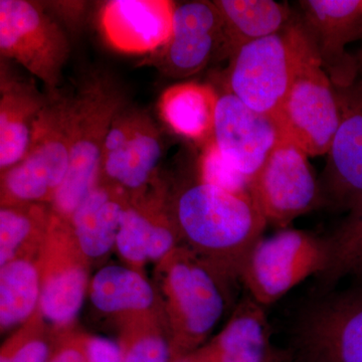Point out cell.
Instances as JSON below:
<instances>
[{"mask_svg":"<svg viewBox=\"0 0 362 362\" xmlns=\"http://www.w3.org/2000/svg\"><path fill=\"white\" fill-rule=\"evenodd\" d=\"M0 52L39 78L49 97L58 95L70 44L63 28L40 4L0 1Z\"/></svg>","mask_w":362,"mask_h":362,"instance_id":"cell-8","label":"cell"},{"mask_svg":"<svg viewBox=\"0 0 362 362\" xmlns=\"http://www.w3.org/2000/svg\"><path fill=\"white\" fill-rule=\"evenodd\" d=\"M162 150L160 134L151 117L139 109L123 107L105 141L100 180L126 192H140L156 173Z\"/></svg>","mask_w":362,"mask_h":362,"instance_id":"cell-12","label":"cell"},{"mask_svg":"<svg viewBox=\"0 0 362 362\" xmlns=\"http://www.w3.org/2000/svg\"><path fill=\"white\" fill-rule=\"evenodd\" d=\"M90 302L102 313H143L156 303V292L133 269L108 265L100 269L89 285Z\"/></svg>","mask_w":362,"mask_h":362,"instance_id":"cell-24","label":"cell"},{"mask_svg":"<svg viewBox=\"0 0 362 362\" xmlns=\"http://www.w3.org/2000/svg\"><path fill=\"white\" fill-rule=\"evenodd\" d=\"M356 273L358 274V275L361 276V278L362 279V264L358 267V269H357Z\"/></svg>","mask_w":362,"mask_h":362,"instance_id":"cell-36","label":"cell"},{"mask_svg":"<svg viewBox=\"0 0 362 362\" xmlns=\"http://www.w3.org/2000/svg\"><path fill=\"white\" fill-rule=\"evenodd\" d=\"M305 30L300 16L275 35L239 47L230 58L228 90L259 113L278 118L289 92Z\"/></svg>","mask_w":362,"mask_h":362,"instance_id":"cell-6","label":"cell"},{"mask_svg":"<svg viewBox=\"0 0 362 362\" xmlns=\"http://www.w3.org/2000/svg\"><path fill=\"white\" fill-rule=\"evenodd\" d=\"M85 337H71L59 340L49 362H89Z\"/></svg>","mask_w":362,"mask_h":362,"instance_id":"cell-32","label":"cell"},{"mask_svg":"<svg viewBox=\"0 0 362 362\" xmlns=\"http://www.w3.org/2000/svg\"><path fill=\"white\" fill-rule=\"evenodd\" d=\"M42 278L37 264L20 258L0 270V326L9 330L25 323L39 307Z\"/></svg>","mask_w":362,"mask_h":362,"instance_id":"cell-25","label":"cell"},{"mask_svg":"<svg viewBox=\"0 0 362 362\" xmlns=\"http://www.w3.org/2000/svg\"><path fill=\"white\" fill-rule=\"evenodd\" d=\"M218 96L211 85L181 83L164 90L159 113L176 134L204 146L213 139Z\"/></svg>","mask_w":362,"mask_h":362,"instance_id":"cell-21","label":"cell"},{"mask_svg":"<svg viewBox=\"0 0 362 362\" xmlns=\"http://www.w3.org/2000/svg\"><path fill=\"white\" fill-rule=\"evenodd\" d=\"M273 349L264 306L247 295L225 328L195 354L201 362H265Z\"/></svg>","mask_w":362,"mask_h":362,"instance_id":"cell-19","label":"cell"},{"mask_svg":"<svg viewBox=\"0 0 362 362\" xmlns=\"http://www.w3.org/2000/svg\"><path fill=\"white\" fill-rule=\"evenodd\" d=\"M54 211L42 204H1L0 209V267L18 259L21 247L45 240Z\"/></svg>","mask_w":362,"mask_h":362,"instance_id":"cell-26","label":"cell"},{"mask_svg":"<svg viewBox=\"0 0 362 362\" xmlns=\"http://www.w3.org/2000/svg\"><path fill=\"white\" fill-rule=\"evenodd\" d=\"M329 264L319 277L323 287L330 288L362 264V197L349 211L346 218L328 238Z\"/></svg>","mask_w":362,"mask_h":362,"instance_id":"cell-27","label":"cell"},{"mask_svg":"<svg viewBox=\"0 0 362 362\" xmlns=\"http://www.w3.org/2000/svg\"><path fill=\"white\" fill-rule=\"evenodd\" d=\"M308 156L283 135L251 185V194L267 223L286 228L324 204L320 182Z\"/></svg>","mask_w":362,"mask_h":362,"instance_id":"cell-10","label":"cell"},{"mask_svg":"<svg viewBox=\"0 0 362 362\" xmlns=\"http://www.w3.org/2000/svg\"><path fill=\"white\" fill-rule=\"evenodd\" d=\"M329 264L327 240L304 230H280L262 238L245 259L240 281L262 306L284 297L312 275L320 277Z\"/></svg>","mask_w":362,"mask_h":362,"instance_id":"cell-7","label":"cell"},{"mask_svg":"<svg viewBox=\"0 0 362 362\" xmlns=\"http://www.w3.org/2000/svg\"><path fill=\"white\" fill-rule=\"evenodd\" d=\"M282 137L275 117L252 110L228 90L218 96L213 140L251 183Z\"/></svg>","mask_w":362,"mask_h":362,"instance_id":"cell-14","label":"cell"},{"mask_svg":"<svg viewBox=\"0 0 362 362\" xmlns=\"http://www.w3.org/2000/svg\"><path fill=\"white\" fill-rule=\"evenodd\" d=\"M214 4L223 20L228 57L242 45L281 32L296 18L287 4L273 0H216Z\"/></svg>","mask_w":362,"mask_h":362,"instance_id":"cell-22","label":"cell"},{"mask_svg":"<svg viewBox=\"0 0 362 362\" xmlns=\"http://www.w3.org/2000/svg\"><path fill=\"white\" fill-rule=\"evenodd\" d=\"M265 362H292V356L286 350L274 347Z\"/></svg>","mask_w":362,"mask_h":362,"instance_id":"cell-33","label":"cell"},{"mask_svg":"<svg viewBox=\"0 0 362 362\" xmlns=\"http://www.w3.org/2000/svg\"><path fill=\"white\" fill-rule=\"evenodd\" d=\"M42 244L45 249L39 267L42 278L39 311L54 327H66L82 309L89 289L85 257L74 240L68 221L54 213Z\"/></svg>","mask_w":362,"mask_h":362,"instance_id":"cell-11","label":"cell"},{"mask_svg":"<svg viewBox=\"0 0 362 362\" xmlns=\"http://www.w3.org/2000/svg\"><path fill=\"white\" fill-rule=\"evenodd\" d=\"M302 23L313 40L324 71L335 88L354 84L358 59L346 51L362 39V0H301Z\"/></svg>","mask_w":362,"mask_h":362,"instance_id":"cell-13","label":"cell"},{"mask_svg":"<svg viewBox=\"0 0 362 362\" xmlns=\"http://www.w3.org/2000/svg\"><path fill=\"white\" fill-rule=\"evenodd\" d=\"M218 52L225 54L220 11L209 1L176 4L173 33L151 59L170 78H187L206 68Z\"/></svg>","mask_w":362,"mask_h":362,"instance_id":"cell-16","label":"cell"},{"mask_svg":"<svg viewBox=\"0 0 362 362\" xmlns=\"http://www.w3.org/2000/svg\"><path fill=\"white\" fill-rule=\"evenodd\" d=\"M304 30L291 86L277 120L286 138L307 156H319L329 152L339 126V106L315 44Z\"/></svg>","mask_w":362,"mask_h":362,"instance_id":"cell-5","label":"cell"},{"mask_svg":"<svg viewBox=\"0 0 362 362\" xmlns=\"http://www.w3.org/2000/svg\"><path fill=\"white\" fill-rule=\"evenodd\" d=\"M173 218L189 249L235 281L268 225L251 192L233 194L202 181L180 192Z\"/></svg>","mask_w":362,"mask_h":362,"instance_id":"cell-1","label":"cell"},{"mask_svg":"<svg viewBox=\"0 0 362 362\" xmlns=\"http://www.w3.org/2000/svg\"><path fill=\"white\" fill-rule=\"evenodd\" d=\"M89 362H122V349L120 342L102 337H86Z\"/></svg>","mask_w":362,"mask_h":362,"instance_id":"cell-31","label":"cell"},{"mask_svg":"<svg viewBox=\"0 0 362 362\" xmlns=\"http://www.w3.org/2000/svg\"><path fill=\"white\" fill-rule=\"evenodd\" d=\"M71 97L57 95L40 112L25 158L1 175V204L52 202L68 173Z\"/></svg>","mask_w":362,"mask_h":362,"instance_id":"cell-4","label":"cell"},{"mask_svg":"<svg viewBox=\"0 0 362 362\" xmlns=\"http://www.w3.org/2000/svg\"><path fill=\"white\" fill-rule=\"evenodd\" d=\"M162 263L166 322L175 359L202 346L228 308L235 280L189 247H176Z\"/></svg>","mask_w":362,"mask_h":362,"instance_id":"cell-2","label":"cell"},{"mask_svg":"<svg viewBox=\"0 0 362 362\" xmlns=\"http://www.w3.org/2000/svg\"><path fill=\"white\" fill-rule=\"evenodd\" d=\"M170 362H201L199 361V357H197L195 351L192 352V354H187V356H183L180 357H177V358L173 359Z\"/></svg>","mask_w":362,"mask_h":362,"instance_id":"cell-34","label":"cell"},{"mask_svg":"<svg viewBox=\"0 0 362 362\" xmlns=\"http://www.w3.org/2000/svg\"><path fill=\"white\" fill-rule=\"evenodd\" d=\"M180 237L175 218L160 216L157 220L138 207H126L117 235L119 254L131 265L163 259L176 249Z\"/></svg>","mask_w":362,"mask_h":362,"instance_id":"cell-23","label":"cell"},{"mask_svg":"<svg viewBox=\"0 0 362 362\" xmlns=\"http://www.w3.org/2000/svg\"><path fill=\"white\" fill-rule=\"evenodd\" d=\"M175 6L168 0L108 1L100 11V28L116 51L153 54L170 39Z\"/></svg>","mask_w":362,"mask_h":362,"instance_id":"cell-17","label":"cell"},{"mask_svg":"<svg viewBox=\"0 0 362 362\" xmlns=\"http://www.w3.org/2000/svg\"><path fill=\"white\" fill-rule=\"evenodd\" d=\"M122 188L100 180L68 221L85 258L104 257L116 246L121 220L129 202Z\"/></svg>","mask_w":362,"mask_h":362,"instance_id":"cell-20","label":"cell"},{"mask_svg":"<svg viewBox=\"0 0 362 362\" xmlns=\"http://www.w3.org/2000/svg\"><path fill=\"white\" fill-rule=\"evenodd\" d=\"M295 345L302 362H362V287L312 303L297 324Z\"/></svg>","mask_w":362,"mask_h":362,"instance_id":"cell-9","label":"cell"},{"mask_svg":"<svg viewBox=\"0 0 362 362\" xmlns=\"http://www.w3.org/2000/svg\"><path fill=\"white\" fill-rule=\"evenodd\" d=\"M335 92L339 126L319 182L324 204L349 211L362 197V74Z\"/></svg>","mask_w":362,"mask_h":362,"instance_id":"cell-15","label":"cell"},{"mask_svg":"<svg viewBox=\"0 0 362 362\" xmlns=\"http://www.w3.org/2000/svg\"><path fill=\"white\" fill-rule=\"evenodd\" d=\"M202 147L199 159L202 182L233 194L251 192V181L226 160L213 139Z\"/></svg>","mask_w":362,"mask_h":362,"instance_id":"cell-29","label":"cell"},{"mask_svg":"<svg viewBox=\"0 0 362 362\" xmlns=\"http://www.w3.org/2000/svg\"><path fill=\"white\" fill-rule=\"evenodd\" d=\"M357 59H358L359 69H361V74H362V47Z\"/></svg>","mask_w":362,"mask_h":362,"instance_id":"cell-35","label":"cell"},{"mask_svg":"<svg viewBox=\"0 0 362 362\" xmlns=\"http://www.w3.org/2000/svg\"><path fill=\"white\" fill-rule=\"evenodd\" d=\"M125 95L107 76H90L71 97L68 173L52 201L54 213L69 221L99 183L105 141Z\"/></svg>","mask_w":362,"mask_h":362,"instance_id":"cell-3","label":"cell"},{"mask_svg":"<svg viewBox=\"0 0 362 362\" xmlns=\"http://www.w3.org/2000/svg\"><path fill=\"white\" fill-rule=\"evenodd\" d=\"M33 83L13 78L1 69L0 82V169L1 173L25 158L40 112L49 103Z\"/></svg>","mask_w":362,"mask_h":362,"instance_id":"cell-18","label":"cell"},{"mask_svg":"<svg viewBox=\"0 0 362 362\" xmlns=\"http://www.w3.org/2000/svg\"><path fill=\"white\" fill-rule=\"evenodd\" d=\"M58 344L42 330H21L2 345L0 362H49Z\"/></svg>","mask_w":362,"mask_h":362,"instance_id":"cell-30","label":"cell"},{"mask_svg":"<svg viewBox=\"0 0 362 362\" xmlns=\"http://www.w3.org/2000/svg\"><path fill=\"white\" fill-rule=\"evenodd\" d=\"M120 345L122 362H170L173 359L168 329H128L124 333Z\"/></svg>","mask_w":362,"mask_h":362,"instance_id":"cell-28","label":"cell"}]
</instances>
